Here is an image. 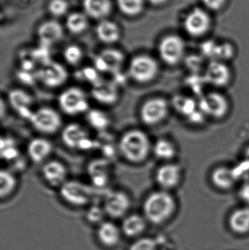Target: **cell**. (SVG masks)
Wrapping results in <instances>:
<instances>
[{"instance_id": "obj_22", "label": "cell", "mask_w": 249, "mask_h": 250, "mask_svg": "<svg viewBox=\"0 0 249 250\" xmlns=\"http://www.w3.org/2000/svg\"><path fill=\"white\" fill-rule=\"evenodd\" d=\"M92 86V97L99 104L111 105L118 100V90L116 83L100 79Z\"/></svg>"}, {"instance_id": "obj_34", "label": "cell", "mask_w": 249, "mask_h": 250, "mask_svg": "<svg viewBox=\"0 0 249 250\" xmlns=\"http://www.w3.org/2000/svg\"><path fill=\"white\" fill-rule=\"evenodd\" d=\"M1 157L7 162H13L19 157L17 143L10 137H1Z\"/></svg>"}, {"instance_id": "obj_29", "label": "cell", "mask_w": 249, "mask_h": 250, "mask_svg": "<svg viewBox=\"0 0 249 250\" xmlns=\"http://www.w3.org/2000/svg\"><path fill=\"white\" fill-rule=\"evenodd\" d=\"M65 26L67 30L73 35H80L89 27V20L86 13L73 12L67 16Z\"/></svg>"}, {"instance_id": "obj_31", "label": "cell", "mask_w": 249, "mask_h": 250, "mask_svg": "<svg viewBox=\"0 0 249 250\" xmlns=\"http://www.w3.org/2000/svg\"><path fill=\"white\" fill-rule=\"evenodd\" d=\"M18 187V179L16 175L7 169H1L0 171V198L6 199L11 196Z\"/></svg>"}, {"instance_id": "obj_40", "label": "cell", "mask_w": 249, "mask_h": 250, "mask_svg": "<svg viewBox=\"0 0 249 250\" xmlns=\"http://www.w3.org/2000/svg\"><path fill=\"white\" fill-rule=\"evenodd\" d=\"M217 45L218 44L213 41H207L203 42L201 45V51L203 56L211 59V61L215 60Z\"/></svg>"}, {"instance_id": "obj_7", "label": "cell", "mask_w": 249, "mask_h": 250, "mask_svg": "<svg viewBox=\"0 0 249 250\" xmlns=\"http://www.w3.org/2000/svg\"><path fill=\"white\" fill-rule=\"evenodd\" d=\"M169 113V104L165 98L154 97L145 101L140 108L139 116L146 126H154L165 121Z\"/></svg>"}, {"instance_id": "obj_25", "label": "cell", "mask_w": 249, "mask_h": 250, "mask_svg": "<svg viewBox=\"0 0 249 250\" xmlns=\"http://www.w3.org/2000/svg\"><path fill=\"white\" fill-rule=\"evenodd\" d=\"M85 13L89 17L97 20H105L113 10L111 0H83Z\"/></svg>"}, {"instance_id": "obj_11", "label": "cell", "mask_w": 249, "mask_h": 250, "mask_svg": "<svg viewBox=\"0 0 249 250\" xmlns=\"http://www.w3.org/2000/svg\"><path fill=\"white\" fill-rule=\"evenodd\" d=\"M211 25L210 15L201 7H195L191 10L184 21L186 32L192 38L204 36L210 30Z\"/></svg>"}, {"instance_id": "obj_28", "label": "cell", "mask_w": 249, "mask_h": 250, "mask_svg": "<svg viewBox=\"0 0 249 250\" xmlns=\"http://www.w3.org/2000/svg\"><path fill=\"white\" fill-rule=\"evenodd\" d=\"M96 35L99 41L105 44H114L121 38L119 26L112 21H100L96 27Z\"/></svg>"}, {"instance_id": "obj_14", "label": "cell", "mask_w": 249, "mask_h": 250, "mask_svg": "<svg viewBox=\"0 0 249 250\" xmlns=\"http://www.w3.org/2000/svg\"><path fill=\"white\" fill-rule=\"evenodd\" d=\"M125 60L124 53L116 48H106L95 59V68L99 73L118 74Z\"/></svg>"}, {"instance_id": "obj_17", "label": "cell", "mask_w": 249, "mask_h": 250, "mask_svg": "<svg viewBox=\"0 0 249 250\" xmlns=\"http://www.w3.org/2000/svg\"><path fill=\"white\" fill-rule=\"evenodd\" d=\"M232 77L230 69L224 62L213 60L205 71V82L216 87L227 86Z\"/></svg>"}, {"instance_id": "obj_13", "label": "cell", "mask_w": 249, "mask_h": 250, "mask_svg": "<svg viewBox=\"0 0 249 250\" xmlns=\"http://www.w3.org/2000/svg\"><path fill=\"white\" fill-rule=\"evenodd\" d=\"M130 195L123 190H112L105 195L103 208L107 216L112 219L125 217L131 207Z\"/></svg>"}, {"instance_id": "obj_21", "label": "cell", "mask_w": 249, "mask_h": 250, "mask_svg": "<svg viewBox=\"0 0 249 250\" xmlns=\"http://www.w3.org/2000/svg\"><path fill=\"white\" fill-rule=\"evenodd\" d=\"M29 160L35 163H42L48 161L53 151L52 144L48 139L42 137L35 138L29 141L26 148Z\"/></svg>"}, {"instance_id": "obj_32", "label": "cell", "mask_w": 249, "mask_h": 250, "mask_svg": "<svg viewBox=\"0 0 249 250\" xmlns=\"http://www.w3.org/2000/svg\"><path fill=\"white\" fill-rule=\"evenodd\" d=\"M145 0H116L119 11L128 17H135L143 13L145 9Z\"/></svg>"}, {"instance_id": "obj_23", "label": "cell", "mask_w": 249, "mask_h": 250, "mask_svg": "<svg viewBox=\"0 0 249 250\" xmlns=\"http://www.w3.org/2000/svg\"><path fill=\"white\" fill-rule=\"evenodd\" d=\"M121 230L112 222L104 221L96 230V239L102 246L114 248L119 244Z\"/></svg>"}, {"instance_id": "obj_2", "label": "cell", "mask_w": 249, "mask_h": 250, "mask_svg": "<svg viewBox=\"0 0 249 250\" xmlns=\"http://www.w3.org/2000/svg\"><path fill=\"white\" fill-rule=\"evenodd\" d=\"M176 201L168 191H154L146 197L143 212L148 223L161 226L171 220L176 211Z\"/></svg>"}, {"instance_id": "obj_8", "label": "cell", "mask_w": 249, "mask_h": 250, "mask_svg": "<svg viewBox=\"0 0 249 250\" xmlns=\"http://www.w3.org/2000/svg\"><path fill=\"white\" fill-rule=\"evenodd\" d=\"M185 42L179 35L163 37L158 45L159 57L168 65L174 66L181 62L185 56Z\"/></svg>"}, {"instance_id": "obj_38", "label": "cell", "mask_w": 249, "mask_h": 250, "mask_svg": "<svg viewBox=\"0 0 249 250\" xmlns=\"http://www.w3.org/2000/svg\"><path fill=\"white\" fill-rule=\"evenodd\" d=\"M128 250H157V244L152 238H140L132 243Z\"/></svg>"}, {"instance_id": "obj_20", "label": "cell", "mask_w": 249, "mask_h": 250, "mask_svg": "<svg viewBox=\"0 0 249 250\" xmlns=\"http://www.w3.org/2000/svg\"><path fill=\"white\" fill-rule=\"evenodd\" d=\"M88 173L95 188H105L111 179V167L106 160L97 159L89 163Z\"/></svg>"}, {"instance_id": "obj_36", "label": "cell", "mask_w": 249, "mask_h": 250, "mask_svg": "<svg viewBox=\"0 0 249 250\" xmlns=\"http://www.w3.org/2000/svg\"><path fill=\"white\" fill-rule=\"evenodd\" d=\"M70 9L67 0H50L48 4V10L51 16L55 18L65 16Z\"/></svg>"}, {"instance_id": "obj_12", "label": "cell", "mask_w": 249, "mask_h": 250, "mask_svg": "<svg viewBox=\"0 0 249 250\" xmlns=\"http://www.w3.org/2000/svg\"><path fill=\"white\" fill-rule=\"evenodd\" d=\"M199 109L206 117L213 119L224 118L230 109V104L226 97L218 92H210L200 98Z\"/></svg>"}, {"instance_id": "obj_3", "label": "cell", "mask_w": 249, "mask_h": 250, "mask_svg": "<svg viewBox=\"0 0 249 250\" xmlns=\"http://www.w3.org/2000/svg\"><path fill=\"white\" fill-rule=\"evenodd\" d=\"M159 71V63L148 54L135 56L129 64V76L139 84H147L153 82L157 77Z\"/></svg>"}, {"instance_id": "obj_39", "label": "cell", "mask_w": 249, "mask_h": 250, "mask_svg": "<svg viewBox=\"0 0 249 250\" xmlns=\"http://www.w3.org/2000/svg\"><path fill=\"white\" fill-rule=\"evenodd\" d=\"M234 54H235V49L232 44L228 42L218 44L215 60L224 62L225 60H230L233 57Z\"/></svg>"}, {"instance_id": "obj_27", "label": "cell", "mask_w": 249, "mask_h": 250, "mask_svg": "<svg viewBox=\"0 0 249 250\" xmlns=\"http://www.w3.org/2000/svg\"><path fill=\"white\" fill-rule=\"evenodd\" d=\"M147 228V220L144 216L132 214L123 220L121 232L128 238H136L142 234Z\"/></svg>"}, {"instance_id": "obj_16", "label": "cell", "mask_w": 249, "mask_h": 250, "mask_svg": "<svg viewBox=\"0 0 249 250\" xmlns=\"http://www.w3.org/2000/svg\"><path fill=\"white\" fill-rule=\"evenodd\" d=\"M8 102L15 112L21 118L29 120L33 109L34 100L32 95L21 89H13L8 93Z\"/></svg>"}, {"instance_id": "obj_10", "label": "cell", "mask_w": 249, "mask_h": 250, "mask_svg": "<svg viewBox=\"0 0 249 250\" xmlns=\"http://www.w3.org/2000/svg\"><path fill=\"white\" fill-rule=\"evenodd\" d=\"M36 78L43 86L55 89L67 82L68 72L60 63L46 62L37 72Z\"/></svg>"}, {"instance_id": "obj_41", "label": "cell", "mask_w": 249, "mask_h": 250, "mask_svg": "<svg viewBox=\"0 0 249 250\" xmlns=\"http://www.w3.org/2000/svg\"><path fill=\"white\" fill-rule=\"evenodd\" d=\"M228 0H202L206 8L211 11H219L222 10Z\"/></svg>"}, {"instance_id": "obj_15", "label": "cell", "mask_w": 249, "mask_h": 250, "mask_svg": "<svg viewBox=\"0 0 249 250\" xmlns=\"http://www.w3.org/2000/svg\"><path fill=\"white\" fill-rule=\"evenodd\" d=\"M67 167L60 160H48L41 168L42 179L51 188H61L67 181Z\"/></svg>"}, {"instance_id": "obj_9", "label": "cell", "mask_w": 249, "mask_h": 250, "mask_svg": "<svg viewBox=\"0 0 249 250\" xmlns=\"http://www.w3.org/2000/svg\"><path fill=\"white\" fill-rule=\"evenodd\" d=\"M63 144L73 150H89L95 142L84 126L77 123H70L63 128L61 134Z\"/></svg>"}, {"instance_id": "obj_1", "label": "cell", "mask_w": 249, "mask_h": 250, "mask_svg": "<svg viewBox=\"0 0 249 250\" xmlns=\"http://www.w3.org/2000/svg\"><path fill=\"white\" fill-rule=\"evenodd\" d=\"M152 146L149 135L140 129H132L124 132L118 144L121 157L134 165L146 161L152 151Z\"/></svg>"}, {"instance_id": "obj_26", "label": "cell", "mask_w": 249, "mask_h": 250, "mask_svg": "<svg viewBox=\"0 0 249 250\" xmlns=\"http://www.w3.org/2000/svg\"><path fill=\"white\" fill-rule=\"evenodd\" d=\"M230 230L237 235L247 234L249 233V207L235 209L228 218Z\"/></svg>"}, {"instance_id": "obj_6", "label": "cell", "mask_w": 249, "mask_h": 250, "mask_svg": "<svg viewBox=\"0 0 249 250\" xmlns=\"http://www.w3.org/2000/svg\"><path fill=\"white\" fill-rule=\"evenodd\" d=\"M29 121L35 130L45 135H53L62 126V119L59 113L51 107L37 108Z\"/></svg>"}, {"instance_id": "obj_5", "label": "cell", "mask_w": 249, "mask_h": 250, "mask_svg": "<svg viewBox=\"0 0 249 250\" xmlns=\"http://www.w3.org/2000/svg\"><path fill=\"white\" fill-rule=\"evenodd\" d=\"M61 199L69 205L83 207L89 205L94 198L92 187L77 180H67L59 188Z\"/></svg>"}, {"instance_id": "obj_24", "label": "cell", "mask_w": 249, "mask_h": 250, "mask_svg": "<svg viewBox=\"0 0 249 250\" xmlns=\"http://www.w3.org/2000/svg\"><path fill=\"white\" fill-rule=\"evenodd\" d=\"M239 179V173L230 167L221 166L214 169L211 173V182L218 189L228 190L232 189Z\"/></svg>"}, {"instance_id": "obj_18", "label": "cell", "mask_w": 249, "mask_h": 250, "mask_svg": "<svg viewBox=\"0 0 249 250\" xmlns=\"http://www.w3.org/2000/svg\"><path fill=\"white\" fill-rule=\"evenodd\" d=\"M155 179L157 185L163 190L173 189L181 182V167L173 163L162 165L156 170Z\"/></svg>"}, {"instance_id": "obj_4", "label": "cell", "mask_w": 249, "mask_h": 250, "mask_svg": "<svg viewBox=\"0 0 249 250\" xmlns=\"http://www.w3.org/2000/svg\"><path fill=\"white\" fill-rule=\"evenodd\" d=\"M58 104L64 114L71 117L86 114L90 109L86 92L76 86H71L61 92L58 98Z\"/></svg>"}, {"instance_id": "obj_43", "label": "cell", "mask_w": 249, "mask_h": 250, "mask_svg": "<svg viewBox=\"0 0 249 250\" xmlns=\"http://www.w3.org/2000/svg\"><path fill=\"white\" fill-rule=\"evenodd\" d=\"M149 4L155 7H159V6L164 5L166 4L169 0H147Z\"/></svg>"}, {"instance_id": "obj_33", "label": "cell", "mask_w": 249, "mask_h": 250, "mask_svg": "<svg viewBox=\"0 0 249 250\" xmlns=\"http://www.w3.org/2000/svg\"><path fill=\"white\" fill-rule=\"evenodd\" d=\"M86 114L88 123L96 130H105L111 123V120L108 114L101 110L89 109Z\"/></svg>"}, {"instance_id": "obj_42", "label": "cell", "mask_w": 249, "mask_h": 250, "mask_svg": "<svg viewBox=\"0 0 249 250\" xmlns=\"http://www.w3.org/2000/svg\"><path fill=\"white\" fill-rule=\"evenodd\" d=\"M238 197L240 199L249 207V183H245L238 190Z\"/></svg>"}, {"instance_id": "obj_30", "label": "cell", "mask_w": 249, "mask_h": 250, "mask_svg": "<svg viewBox=\"0 0 249 250\" xmlns=\"http://www.w3.org/2000/svg\"><path fill=\"white\" fill-rule=\"evenodd\" d=\"M176 147L173 143L165 138L157 140L152 146V152L156 158L170 161L176 155Z\"/></svg>"}, {"instance_id": "obj_44", "label": "cell", "mask_w": 249, "mask_h": 250, "mask_svg": "<svg viewBox=\"0 0 249 250\" xmlns=\"http://www.w3.org/2000/svg\"><path fill=\"white\" fill-rule=\"evenodd\" d=\"M244 158H245L246 164H247V167H249V146L246 149Z\"/></svg>"}, {"instance_id": "obj_19", "label": "cell", "mask_w": 249, "mask_h": 250, "mask_svg": "<svg viewBox=\"0 0 249 250\" xmlns=\"http://www.w3.org/2000/svg\"><path fill=\"white\" fill-rule=\"evenodd\" d=\"M64 34L62 25L56 20L42 22L37 30L39 42L47 47L59 42L64 37Z\"/></svg>"}, {"instance_id": "obj_37", "label": "cell", "mask_w": 249, "mask_h": 250, "mask_svg": "<svg viewBox=\"0 0 249 250\" xmlns=\"http://www.w3.org/2000/svg\"><path fill=\"white\" fill-rule=\"evenodd\" d=\"M105 210L103 207H98V206H92L88 208L86 213V220L92 225H100L103 223L105 219Z\"/></svg>"}, {"instance_id": "obj_35", "label": "cell", "mask_w": 249, "mask_h": 250, "mask_svg": "<svg viewBox=\"0 0 249 250\" xmlns=\"http://www.w3.org/2000/svg\"><path fill=\"white\" fill-rule=\"evenodd\" d=\"M63 57L66 62L70 65H78L83 60V50L78 45L72 44L66 47L63 52Z\"/></svg>"}]
</instances>
